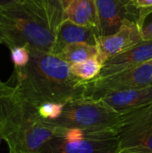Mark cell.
Here are the masks:
<instances>
[{"mask_svg":"<svg viewBox=\"0 0 152 153\" xmlns=\"http://www.w3.org/2000/svg\"><path fill=\"white\" fill-rule=\"evenodd\" d=\"M151 60H152V40L142 41L131 48L109 58L104 64L98 77H105L133 68Z\"/></svg>","mask_w":152,"mask_h":153,"instance_id":"cell-10","label":"cell"},{"mask_svg":"<svg viewBox=\"0 0 152 153\" xmlns=\"http://www.w3.org/2000/svg\"><path fill=\"white\" fill-rule=\"evenodd\" d=\"M122 115L97 100L79 98L65 104L62 115L54 121H48L65 128L100 131L116 130Z\"/></svg>","mask_w":152,"mask_h":153,"instance_id":"cell-4","label":"cell"},{"mask_svg":"<svg viewBox=\"0 0 152 153\" xmlns=\"http://www.w3.org/2000/svg\"><path fill=\"white\" fill-rule=\"evenodd\" d=\"M116 133L120 150L152 152V104L123 113Z\"/></svg>","mask_w":152,"mask_h":153,"instance_id":"cell-7","label":"cell"},{"mask_svg":"<svg viewBox=\"0 0 152 153\" xmlns=\"http://www.w3.org/2000/svg\"><path fill=\"white\" fill-rule=\"evenodd\" d=\"M151 62H152V60H151Z\"/></svg>","mask_w":152,"mask_h":153,"instance_id":"cell-25","label":"cell"},{"mask_svg":"<svg viewBox=\"0 0 152 153\" xmlns=\"http://www.w3.org/2000/svg\"><path fill=\"white\" fill-rule=\"evenodd\" d=\"M73 0H59V4H60V6L62 7L63 11H65V9L67 7V5L72 2Z\"/></svg>","mask_w":152,"mask_h":153,"instance_id":"cell-23","label":"cell"},{"mask_svg":"<svg viewBox=\"0 0 152 153\" xmlns=\"http://www.w3.org/2000/svg\"><path fill=\"white\" fill-rule=\"evenodd\" d=\"M99 36H108L119 30L125 20L136 22L142 15L133 0H96Z\"/></svg>","mask_w":152,"mask_h":153,"instance_id":"cell-8","label":"cell"},{"mask_svg":"<svg viewBox=\"0 0 152 153\" xmlns=\"http://www.w3.org/2000/svg\"><path fill=\"white\" fill-rule=\"evenodd\" d=\"M83 98L91 100H98L114 91L152 86V62L149 61L105 77H97L91 81L83 82Z\"/></svg>","mask_w":152,"mask_h":153,"instance_id":"cell-6","label":"cell"},{"mask_svg":"<svg viewBox=\"0 0 152 153\" xmlns=\"http://www.w3.org/2000/svg\"><path fill=\"white\" fill-rule=\"evenodd\" d=\"M102 67L103 64L99 60L97 56L83 62L70 65L72 74L82 82H89L98 77Z\"/></svg>","mask_w":152,"mask_h":153,"instance_id":"cell-16","label":"cell"},{"mask_svg":"<svg viewBox=\"0 0 152 153\" xmlns=\"http://www.w3.org/2000/svg\"><path fill=\"white\" fill-rule=\"evenodd\" d=\"M55 40L56 32L28 0L0 5V42L9 49L21 46L30 51L52 53Z\"/></svg>","mask_w":152,"mask_h":153,"instance_id":"cell-3","label":"cell"},{"mask_svg":"<svg viewBox=\"0 0 152 153\" xmlns=\"http://www.w3.org/2000/svg\"><path fill=\"white\" fill-rule=\"evenodd\" d=\"M143 41L152 40V19L147 14L146 10L142 11V18L139 22Z\"/></svg>","mask_w":152,"mask_h":153,"instance_id":"cell-19","label":"cell"},{"mask_svg":"<svg viewBox=\"0 0 152 153\" xmlns=\"http://www.w3.org/2000/svg\"><path fill=\"white\" fill-rule=\"evenodd\" d=\"M64 20L78 25L99 30V16L96 0H73L64 11Z\"/></svg>","mask_w":152,"mask_h":153,"instance_id":"cell-13","label":"cell"},{"mask_svg":"<svg viewBox=\"0 0 152 153\" xmlns=\"http://www.w3.org/2000/svg\"><path fill=\"white\" fill-rule=\"evenodd\" d=\"M135 6L140 10H146L152 8V0H133Z\"/></svg>","mask_w":152,"mask_h":153,"instance_id":"cell-20","label":"cell"},{"mask_svg":"<svg viewBox=\"0 0 152 153\" xmlns=\"http://www.w3.org/2000/svg\"><path fill=\"white\" fill-rule=\"evenodd\" d=\"M143 41L141 27L133 21L125 20L119 30L108 36H99L97 48L99 60L104 64L111 57Z\"/></svg>","mask_w":152,"mask_h":153,"instance_id":"cell-9","label":"cell"},{"mask_svg":"<svg viewBox=\"0 0 152 153\" xmlns=\"http://www.w3.org/2000/svg\"><path fill=\"white\" fill-rule=\"evenodd\" d=\"M98 55L97 45L84 42L72 43L64 47L56 56L67 62L69 65L83 62Z\"/></svg>","mask_w":152,"mask_h":153,"instance_id":"cell-14","label":"cell"},{"mask_svg":"<svg viewBox=\"0 0 152 153\" xmlns=\"http://www.w3.org/2000/svg\"><path fill=\"white\" fill-rule=\"evenodd\" d=\"M64 130L41 119L37 107L23 100L9 80L0 79V141L9 153H36Z\"/></svg>","mask_w":152,"mask_h":153,"instance_id":"cell-2","label":"cell"},{"mask_svg":"<svg viewBox=\"0 0 152 153\" xmlns=\"http://www.w3.org/2000/svg\"><path fill=\"white\" fill-rule=\"evenodd\" d=\"M22 0H0V5L2 6H5V5H9L11 4H14L16 2H20Z\"/></svg>","mask_w":152,"mask_h":153,"instance_id":"cell-22","label":"cell"},{"mask_svg":"<svg viewBox=\"0 0 152 153\" xmlns=\"http://www.w3.org/2000/svg\"><path fill=\"white\" fill-rule=\"evenodd\" d=\"M8 80L20 96L35 107L83 98V82L72 74L67 62L51 53L30 51V62L13 68Z\"/></svg>","mask_w":152,"mask_h":153,"instance_id":"cell-1","label":"cell"},{"mask_svg":"<svg viewBox=\"0 0 152 153\" xmlns=\"http://www.w3.org/2000/svg\"><path fill=\"white\" fill-rule=\"evenodd\" d=\"M119 150L116 130L65 127L60 135L49 140L36 153H117Z\"/></svg>","mask_w":152,"mask_h":153,"instance_id":"cell-5","label":"cell"},{"mask_svg":"<svg viewBox=\"0 0 152 153\" xmlns=\"http://www.w3.org/2000/svg\"><path fill=\"white\" fill-rule=\"evenodd\" d=\"M117 153H152V152L137 151V150H132V149H121Z\"/></svg>","mask_w":152,"mask_h":153,"instance_id":"cell-21","label":"cell"},{"mask_svg":"<svg viewBox=\"0 0 152 153\" xmlns=\"http://www.w3.org/2000/svg\"><path fill=\"white\" fill-rule=\"evenodd\" d=\"M97 100L123 114L152 104V86L107 93Z\"/></svg>","mask_w":152,"mask_h":153,"instance_id":"cell-11","label":"cell"},{"mask_svg":"<svg viewBox=\"0 0 152 153\" xmlns=\"http://www.w3.org/2000/svg\"><path fill=\"white\" fill-rule=\"evenodd\" d=\"M99 36V32L97 28L82 26L69 20H64L56 29L55 45L51 54L56 55L64 47L72 43L84 42L96 45Z\"/></svg>","mask_w":152,"mask_h":153,"instance_id":"cell-12","label":"cell"},{"mask_svg":"<svg viewBox=\"0 0 152 153\" xmlns=\"http://www.w3.org/2000/svg\"><path fill=\"white\" fill-rule=\"evenodd\" d=\"M0 45H1V42H0Z\"/></svg>","mask_w":152,"mask_h":153,"instance_id":"cell-24","label":"cell"},{"mask_svg":"<svg viewBox=\"0 0 152 153\" xmlns=\"http://www.w3.org/2000/svg\"><path fill=\"white\" fill-rule=\"evenodd\" d=\"M36 5L45 16L51 29L56 32L59 24L64 21V11L59 0H28Z\"/></svg>","mask_w":152,"mask_h":153,"instance_id":"cell-15","label":"cell"},{"mask_svg":"<svg viewBox=\"0 0 152 153\" xmlns=\"http://www.w3.org/2000/svg\"><path fill=\"white\" fill-rule=\"evenodd\" d=\"M10 54L13 68L23 67L30 62V51L26 47H14L10 49Z\"/></svg>","mask_w":152,"mask_h":153,"instance_id":"cell-18","label":"cell"},{"mask_svg":"<svg viewBox=\"0 0 152 153\" xmlns=\"http://www.w3.org/2000/svg\"><path fill=\"white\" fill-rule=\"evenodd\" d=\"M65 103L46 102L37 107L38 114L45 121H54L60 117Z\"/></svg>","mask_w":152,"mask_h":153,"instance_id":"cell-17","label":"cell"}]
</instances>
